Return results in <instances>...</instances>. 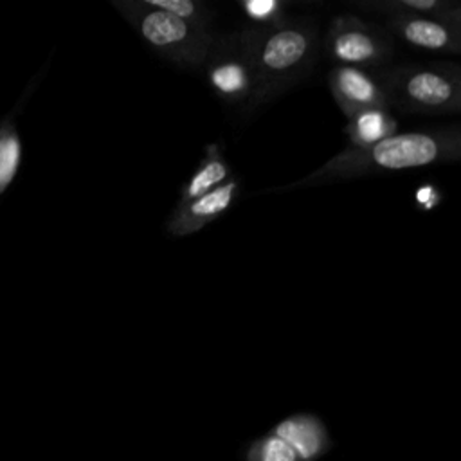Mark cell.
Listing matches in <instances>:
<instances>
[{
  "instance_id": "1",
  "label": "cell",
  "mask_w": 461,
  "mask_h": 461,
  "mask_svg": "<svg viewBox=\"0 0 461 461\" xmlns=\"http://www.w3.org/2000/svg\"><path fill=\"white\" fill-rule=\"evenodd\" d=\"M456 162H461V126L423 128L394 133L364 149L346 146L312 173L274 191L319 187L375 173L407 171Z\"/></svg>"
},
{
  "instance_id": "2",
  "label": "cell",
  "mask_w": 461,
  "mask_h": 461,
  "mask_svg": "<svg viewBox=\"0 0 461 461\" xmlns=\"http://www.w3.org/2000/svg\"><path fill=\"white\" fill-rule=\"evenodd\" d=\"M238 38L254 81L249 112L299 83L310 72L319 50L317 25L306 18H290L268 29L249 25L238 32Z\"/></svg>"
},
{
  "instance_id": "3",
  "label": "cell",
  "mask_w": 461,
  "mask_h": 461,
  "mask_svg": "<svg viewBox=\"0 0 461 461\" xmlns=\"http://www.w3.org/2000/svg\"><path fill=\"white\" fill-rule=\"evenodd\" d=\"M391 106L421 115L459 113L461 65L411 63L378 72Z\"/></svg>"
},
{
  "instance_id": "4",
  "label": "cell",
  "mask_w": 461,
  "mask_h": 461,
  "mask_svg": "<svg viewBox=\"0 0 461 461\" xmlns=\"http://www.w3.org/2000/svg\"><path fill=\"white\" fill-rule=\"evenodd\" d=\"M140 32V36L167 59L182 67H202L212 50L209 25L193 23L169 13L151 9L140 0L113 4Z\"/></svg>"
},
{
  "instance_id": "5",
  "label": "cell",
  "mask_w": 461,
  "mask_h": 461,
  "mask_svg": "<svg viewBox=\"0 0 461 461\" xmlns=\"http://www.w3.org/2000/svg\"><path fill=\"white\" fill-rule=\"evenodd\" d=\"M324 49L337 65L358 68L380 67L387 63L394 52L387 31L355 14H339L330 22Z\"/></svg>"
},
{
  "instance_id": "6",
  "label": "cell",
  "mask_w": 461,
  "mask_h": 461,
  "mask_svg": "<svg viewBox=\"0 0 461 461\" xmlns=\"http://www.w3.org/2000/svg\"><path fill=\"white\" fill-rule=\"evenodd\" d=\"M207 81L214 94L229 106H245L249 112L254 81L249 59L240 45L238 32L212 45L207 58Z\"/></svg>"
},
{
  "instance_id": "7",
  "label": "cell",
  "mask_w": 461,
  "mask_h": 461,
  "mask_svg": "<svg viewBox=\"0 0 461 461\" xmlns=\"http://www.w3.org/2000/svg\"><path fill=\"white\" fill-rule=\"evenodd\" d=\"M328 88L346 119L366 108L391 106L378 72L369 68L335 65L328 72Z\"/></svg>"
},
{
  "instance_id": "8",
  "label": "cell",
  "mask_w": 461,
  "mask_h": 461,
  "mask_svg": "<svg viewBox=\"0 0 461 461\" xmlns=\"http://www.w3.org/2000/svg\"><path fill=\"white\" fill-rule=\"evenodd\" d=\"M385 27L389 34L400 38L409 47L434 54L461 56V31L445 18H391L385 22Z\"/></svg>"
},
{
  "instance_id": "9",
  "label": "cell",
  "mask_w": 461,
  "mask_h": 461,
  "mask_svg": "<svg viewBox=\"0 0 461 461\" xmlns=\"http://www.w3.org/2000/svg\"><path fill=\"white\" fill-rule=\"evenodd\" d=\"M240 178L230 176L216 189L187 202L178 203L167 221V232L171 236H189L202 230L205 225L223 216L238 200Z\"/></svg>"
},
{
  "instance_id": "10",
  "label": "cell",
  "mask_w": 461,
  "mask_h": 461,
  "mask_svg": "<svg viewBox=\"0 0 461 461\" xmlns=\"http://www.w3.org/2000/svg\"><path fill=\"white\" fill-rule=\"evenodd\" d=\"M344 133L349 148L364 149L398 133V121L389 108H366L348 117Z\"/></svg>"
},
{
  "instance_id": "11",
  "label": "cell",
  "mask_w": 461,
  "mask_h": 461,
  "mask_svg": "<svg viewBox=\"0 0 461 461\" xmlns=\"http://www.w3.org/2000/svg\"><path fill=\"white\" fill-rule=\"evenodd\" d=\"M230 176H232V171H230L227 158L221 153L220 144H216V142L209 144L205 148V155H203L202 162L198 164V167L194 169L191 178L182 185L178 203H187V202L216 189L218 185L225 184Z\"/></svg>"
},
{
  "instance_id": "12",
  "label": "cell",
  "mask_w": 461,
  "mask_h": 461,
  "mask_svg": "<svg viewBox=\"0 0 461 461\" xmlns=\"http://www.w3.org/2000/svg\"><path fill=\"white\" fill-rule=\"evenodd\" d=\"M276 436L285 439L303 459L313 457L324 445V429L321 421L310 414L286 418L276 427Z\"/></svg>"
},
{
  "instance_id": "13",
  "label": "cell",
  "mask_w": 461,
  "mask_h": 461,
  "mask_svg": "<svg viewBox=\"0 0 461 461\" xmlns=\"http://www.w3.org/2000/svg\"><path fill=\"white\" fill-rule=\"evenodd\" d=\"M450 0H355L351 7L371 13L384 14L391 18H411V16H436L443 18Z\"/></svg>"
},
{
  "instance_id": "14",
  "label": "cell",
  "mask_w": 461,
  "mask_h": 461,
  "mask_svg": "<svg viewBox=\"0 0 461 461\" xmlns=\"http://www.w3.org/2000/svg\"><path fill=\"white\" fill-rule=\"evenodd\" d=\"M286 2L283 0H243L240 4L243 14L252 22L254 27H276L288 22Z\"/></svg>"
},
{
  "instance_id": "15",
  "label": "cell",
  "mask_w": 461,
  "mask_h": 461,
  "mask_svg": "<svg viewBox=\"0 0 461 461\" xmlns=\"http://www.w3.org/2000/svg\"><path fill=\"white\" fill-rule=\"evenodd\" d=\"M144 5L169 13L176 18L200 23V25H209L212 20V11L196 0H140Z\"/></svg>"
},
{
  "instance_id": "16",
  "label": "cell",
  "mask_w": 461,
  "mask_h": 461,
  "mask_svg": "<svg viewBox=\"0 0 461 461\" xmlns=\"http://www.w3.org/2000/svg\"><path fill=\"white\" fill-rule=\"evenodd\" d=\"M18 164V139L16 133L4 126L0 130V193L11 182Z\"/></svg>"
},
{
  "instance_id": "17",
  "label": "cell",
  "mask_w": 461,
  "mask_h": 461,
  "mask_svg": "<svg viewBox=\"0 0 461 461\" xmlns=\"http://www.w3.org/2000/svg\"><path fill=\"white\" fill-rule=\"evenodd\" d=\"M295 450L279 436L261 439L250 454V461H297Z\"/></svg>"
},
{
  "instance_id": "18",
  "label": "cell",
  "mask_w": 461,
  "mask_h": 461,
  "mask_svg": "<svg viewBox=\"0 0 461 461\" xmlns=\"http://www.w3.org/2000/svg\"><path fill=\"white\" fill-rule=\"evenodd\" d=\"M439 202V193L436 187L432 185H420V189L416 191V203L421 207V209H430L434 205H438Z\"/></svg>"
},
{
  "instance_id": "19",
  "label": "cell",
  "mask_w": 461,
  "mask_h": 461,
  "mask_svg": "<svg viewBox=\"0 0 461 461\" xmlns=\"http://www.w3.org/2000/svg\"><path fill=\"white\" fill-rule=\"evenodd\" d=\"M443 18L448 20L450 23H454L461 31V2L450 0L445 13H443Z\"/></svg>"
},
{
  "instance_id": "20",
  "label": "cell",
  "mask_w": 461,
  "mask_h": 461,
  "mask_svg": "<svg viewBox=\"0 0 461 461\" xmlns=\"http://www.w3.org/2000/svg\"><path fill=\"white\" fill-rule=\"evenodd\" d=\"M459 113H461V108H459Z\"/></svg>"
}]
</instances>
